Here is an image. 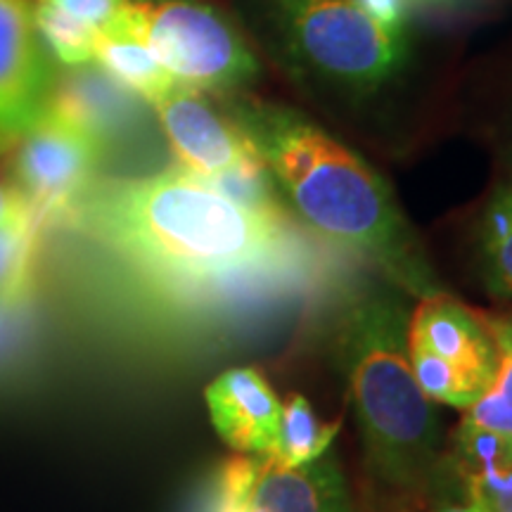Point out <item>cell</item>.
<instances>
[{
  "label": "cell",
  "mask_w": 512,
  "mask_h": 512,
  "mask_svg": "<svg viewBox=\"0 0 512 512\" xmlns=\"http://www.w3.org/2000/svg\"><path fill=\"white\" fill-rule=\"evenodd\" d=\"M62 221L183 299L266 297L306 261L285 214L240 207L183 169L95 181Z\"/></svg>",
  "instance_id": "cell-1"
},
{
  "label": "cell",
  "mask_w": 512,
  "mask_h": 512,
  "mask_svg": "<svg viewBox=\"0 0 512 512\" xmlns=\"http://www.w3.org/2000/svg\"><path fill=\"white\" fill-rule=\"evenodd\" d=\"M230 117L313 233L415 297L441 292L387 183L349 147L285 107L245 102Z\"/></svg>",
  "instance_id": "cell-2"
},
{
  "label": "cell",
  "mask_w": 512,
  "mask_h": 512,
  "mask_svg": "<svg viewBox=\"0 0 512 512\" xmlns=\"http://www.w3.org/2000/svg\"><path fill=\"white\" fill-rule=\"evenodd\" d=\"M335 342L370 475L387 489H422L439 467L441 430L413 375L406 311L387 297L358 299Z\"/></svg>",
  "instance_id": "cell-3"
},
{
  "label": "cell",
  "mask_w": 512,
  "mask_h": 512,
  "mask_svg": "<svg viewBox=\"0 0 512 512\" xmlns=\"http://www.w3.org/2000/svg\"><path fill=\"white\" fill-rule=\"evenodd\" d=\"M110 24L136 36L183 86L221 91L259 72L228 19L195 0H126Z\"/></svg>",
  "instance_id": "cell-4"
},
{
  "label": "cell",
  "mask_w": 512,
  "mask_h": 512,
  "mask_svg": "<svg viewBox=\"0 0 512 512\" xmlns=\"http://www.w3.org/2000/svg\"><path fill=\"white\" fill-rule=\"evenodd\" d=\"M278 27L311 72L349 88H377L401 69L406 41L358 0H278Z\"/></svg>",
  "instance_id": "cell-5"
},
{
  "label": "cell",
  "mask_w": 512,
  "mask_h": 512,
  "mask_svg": "<svg viewBox=\"0 0 512 512\" xmlns=\"http://www.w3.org/2000/svg\"><path fill=\"white\" fill-rule=\"evenodd\" d=\"M95 140L43 107L3 159V176L38 226L57 223L95 183L102 159Z\"/></svg>",
  "instance_id": "cell-6"
},
{
  "label": "cell",
  "mask_w": 512,
  "mask_h": 512,
  "mask_svg": "<svg viewBox=\"0 0 512 512\" xmlns=\"http://www.w3.org/2000/svg\"><path fill=\"white\" fill-rule=\"evenodd\" d=\"M55 69L31 0H0V159L46 107Z\"/></svg>",
  "instance_id": "cell-7"
},
{
  "label": "cell",
  "mask_w": 512,
  "mask_h": 512,
  "mask_svg": "<svg viewBox=\"0 0 512 512\" xmlns=\"http://www.w3.org/2000/svg\"><path fill=\"white\" fill-rule=\"evenodd\" d=\"M152 107L178 164L192 176L214 178L259 159L238 121L216 110L200 88L178 83Z\"/></svg>",
  "instance_id": "cell-8"
},
{
  "label": "cell",
  "mask_w": 512,
  "mask_h": 512,
  "mask_svg": "<svg viewBox=\"0 0 512 512\" xmlns=\"http://www.w3.org/2000/svg\"><path fill=\"white\" fill-rule=\"evenodd\" d=\"M408 342L418 344L456 377L470 406L496 375V342L486 316L439 292L420 299L408 318Z\"/></svg>",
  "instance_id": "cell-9"
},
{
  "label": "cell",
  "mask_w": 512,
  "mask_h": 512,
  "mask_svg": "<svg viewBox=\"0 0 512 512\" xmlns=\"http://www.w3.org/2000/svg\"><path fill=\"white\" fill-rule=\"evenodd\" d=\"M46 110L81 128L102 150H110L136 133L143 121L145 100L100 64L86 62L55 72Z\"/></svg>",
  "instance_id": "cell-10"
},
{
  "label": "cell",
  "mask_w": 512,
  "mask_h": 512,
  "mask_svg": "<svg viewBox=\"0 0 512 512\" xmlns=\"http://www.w3.org/2000/svg\"><path fill=\"white\" fill-rule=\"evenodd\" d=\"M209 418L219 437L245 456H273L283 403L256 368H230L209 384Z\"/></svg>",
  "instance_id": "cell-11"
},
{
  "label": "cell",
  "mask_w": 512,
  "mask_h": 512,
  "mask_svg": "<svg viewBox=\"0 0 512 512\" xmlns=\"http://www.w3.org/2000/svg\"><path fill=\"white\" fill-rule=\"evenodd\" d=\"M252 501L268 512H354L349 486L330 453L297 470H275L261 458Z\"/></svg>",
  "instance_id": "cell-12"
},
{
  "label": "cell",
  "mask_w": 512,
  "mask_h": 512,
  "mask_svg": "<svg viewBox=\"0 0 512 512\" xmlns=\"http://www.w3.org/2000/svg\"><path fill=\"white\" fill-rule=\"evenodd\" d=\"M93 62H98L114 79L131 88L133 93H138L147 105H152L178 86L176 76L166 72L157 62V57L136 36L112 27V24L98 31Z\"/></svg>",
  "instance_id": "cell-13"
},
{
  "label": "cell",
  "mask_w": 512,
  "mask_h": 512,
  "mask_svg": "<svg viewBox=\"0 0 512 512\" xmlns=\"http://www.w3.org/2000/svg\"><path fill=\"white\" fill-rule=\"evenodd\" d=\"M496 342V375L460 425L494 434L512 453V318H486Z\"/></svg>",
  "instance_id": "cell-14"
},
{
  "label": "cell",
  "mask_w": 512,
  "mask_h": 512,
  "mask_svg": "<svg viewBox=\"0 0 512 512\" xmlns=\"http://www.w3.org/2000/svg\"><path fill=\"white\" fill-rule=\"evenodd\" d=\"M339 427H342L339 420L323 425L316 411L311 408L309 399L294 394L283 406L280 437L278 444H275L273 456L264 460L275 470H297V467L309 465L328 453Z\"/></svg>",
  "instance_id": "cell-15"
},
{
  "label": "cell",
  "mask_w": 512,
  "mask_h": 512,
  "mask_svg": "<svg viewBox=\"0 0 512 512\" xmlns=\"http://www.w3.org/2000/svg\"><path fill=\"white\" fill-rule=\"evenodd\" d=\"M479 235L489 287L512 299V183L501 185L486 204Z\"/></svg>",
  "instance_id": "cell-16"
},
{
  "label": "cell",
  "mask_w": 512,
  "mask_h": 512,
  "mask_svg": "<svg viewBox=\"0 0 512 512\" xmlns=\"http://www.w3.org/2000/svg\"><path fill=\"white\" fill-rule=\"evenodd\" d=\"M34 22L41 41L53 50V55L64 67L93 62L98 29L91 24L79 22V19L43 3H34Z\"/></svg>",
  "instance_id": "cell-17"
},
{
  "label": "cell",
  "mask_w": 512,
  "mask_h": 512,
  "mask_svg": "<svg viewBox=\"0 0 512 512\" xmlns=\"http://www.w3.org/2000/svg\"><path fill=\"white\" fill-rule=\"evenodd\" d=\"M36 306V268L10 290L0 292V370L17 354L31 328Z\"/></svg>",
  "instance_id": "cell-18"
},
{
  "label": "cell",
  "mask_w": 512,
  "mask_h": 512,
  "mask_svg": "<svg viewBox=\"0 0 512 512\" xmlns=\"http://www.w3.org/2000/svg\"><path fill=\"white\" fill-rule=\"evenodd\" d=\"M38 223L31 216L0 223V292L36 268Z\"/></svg>",
  "instance_id": "cell-19"
},
{
  "label": "cell",
  "mask_w": 512,
  "mask_h": 512,
  "mask_svg": "<svg viewBox=\"0 0 512 512\" xmlns=\"http://www.w3.org/2000/svg\"><path fill=\"white\" fill-rule=\"evenodd\" d=\"M261 470V458H233L223 465L216 482V496L211 512H240V505L252 494Z\"/></svg>",
  "instance_id": "cell-20"
},
{
  "label": "cell",
  "mask_w": 512,
  "mask_h": 512,
  "mask_svg": "<svg viewBox=\"0 0 512 512\" xmlns=\"http://www.w3.org/2000/svg\"><path fill=\"white\" fill-rule=\"evenodd\" d=\"M467 498L482 512H512V467L467 477Z\"/></svg>",
  "instance_id": "cell-21"
},
{
  "label": "cell",
  "mask_w": 512,
  "mask_h": 512,
  "mask_svg": "<svg viewBox=\"0 0 512 512\" xmlns=\"http://www.w3.org/2000/svg\"><path fill=\"white\" fill-rule=\"evenodd\" d=\"M36 3L50 5V8L64 12V15L91 24L95 29H105L124 8L126 0H36Z\"/></svg>",
  "instance_id": "cell-22"
},
{
  "label": "cell",
  "mask_w": 512,
  "mask_h": 512,
  "mask_svg": "<svg viewBox=\"0 0 512 512\" xmlns=\"http://www.w3.org/2000/svg\"><path fill=\"white\" fill-rule=\"evenodd\" d=\"M358 3L387 27H401L408 0H358Z\"/></svg>",
  "instance_id": "cell-23"
},
{
  "label": "cell",
  "mask_w": 512,
  "mask_h": 512,
  "mask_svg": "<svg viewBox=\"0 0 512 512\" xmlns=\"http://www.w3.org/2000/svg\"><path fill=\"white\" fill-rule=\"evenodd\" d=\"M22 216H31L24 202L19 200V195L12 190L8 178L0 174V223L22 219Z\"/></svg>",
  "instance_id": "cell-24"
},
{
  "label": "cell",
  "mask_w": 512,
  "mask_h": 512,
  "mask_svg": "<svg viewBox=\"0 0 512 512\" xmlns=\"http://www.w3.org/2000/svg\"><path fill=\"white\" fill-rule=\"evenodd\" d=\"M437 512H482V508H479L477 503H472L470 498H467V503H463V505H446V508H441V510H437Z\"/></svg>",
  "instance_id": "cell-25"
},
{
  "label": "cell",
  "mask_w": 512,
  "mask_h": 512,
  "mask_svg": "<svg viewBox=\"0 0 512 512\" xmlns=\"http://www.w3.org/2000/svg\"><path fill=\"white\" fill-rule=\"evenodd\" d=\"M240 512H268V510L261 508V505L256 503V501H252V494H249V496L245 498V501H242Z\"/></svg>",
  "instance_id": "cell-26"
},
{
  "label": "cell",
  "mask_w": 512,
  "mask_h": 512,
  "mask_svg": "<svg viewBox=\"0 0 512 512\" xmlns=\"http://www.w3.org/2000/svg\"><path fill=\"white\" fill-rule=\"evenodd\" d=\"M31 3H36V0H31Z\"/></svg>",
  "instance_id": "cell-27"
},
{
  "label": "cell",
  "mask_w": 512,
  "mask_h": 512,
  "mask_svg": "<svg viewBox=\"0 0 512 512\" xmlns=\"http://www.w3.org/2000/svg\"><path fill=\"white\" fill-rule=\"evenodd\" d=\"M408 3H411V0H408Z\"/></svg>",
  "instance_id": "cell-28"
}]
</instances>
